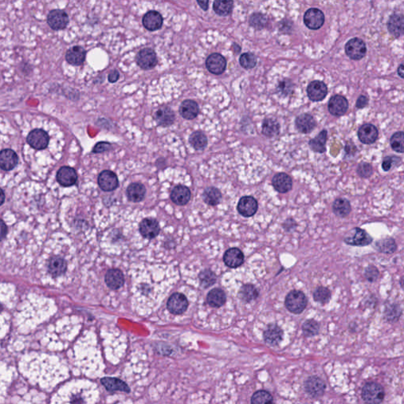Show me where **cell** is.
Here are the masks:
<instances>
[{
  "mask_svg": "<svg viewBox=\"0 0 404 404\" xmlns=\"http://www.w3.org/2000/svg\"><path fill=\"white\" fill-rule=\"evenodd\" d=\"M327 132L323 130L316 138H313L309 142V146L311 150L319 154H323L326 150V142H327Z\"/></svg>",
  "mask_w": 404,
  "mask_h": 404,
  "instance_id": "37",
  "label": "cell"
},
{
  "mask_svg": "<svg viewBox=\"0 0 404 404\" xmlns=\"http://www.w3.org/2000/svg\"><path fill=\"white\" fill-rule=\"evenodd\" d=\"M56 179L61 186L69 187L75 185L77 182L78 174L73 167L65 166L58 170Z\"/></svg>",
  "mask_w": 404,
  "mask_h": 404,
  "instance_id": "13",
  "label": "cell"
},
{
  "mask_svg": "<svg viewBox=\"0 0 404 404\" xmlns=\"http://www.w3.org/2000/svg\"><path fill=\"white\" fill-rule=\"evenodd\" d=\"M272 186L280 194H286L292 188V179L286 173H278L272 178Z\"/></svg>",
  "mask_w": 404,
  "mask_h": 404,
  "instance_id": "25",
  "label": "cell"
},
{
  "mask_svg": "<svg viewBox=\"0 0 404 404\" xmlns=\"http://www.w3.org/2000/svg\"><path fill=\"white\" fill-rule=\"evenodd\" d=\"M345 50L351 60H361L366 53V44L360 39H351L346 44Z\"/></svg>",
  "mask_w": 404,
  "mask_h": 404,
  "instance_id": "5",
  "label": "cell"
},
{
  "mask_svg": "<svg viewBox=\"0 0 404 404\" xmlns=\"http://www.w3.org/2000/svg\"><path fill=\"white\" fill-rule=\"evenodd\" d=\"M362 397L368 404H380L385 398V391L379 384L368 382L362 389Z\"/></svg>",
  "mask_w": 404,
  "mask_h": 404,
  "instance_id": "1",
  "label": "cell"
},
{
  "mask_svg": "<svg viewBox=\"0 0 404 404\" xmlns=\"http://www.w3.org/2000/svg\"><path fill=\"white\" fill-rule=\"evenodd\" d=\"M393 163H394L393 157H386V158L384 160L383 163H382V167H383L384 170L388 171V170H390L392 166H393Z\"/></svg>",
  "mask_w": 404,
  "mask_h": 404,
  "instance_id": "55",
  "label": "cell"
},
{
  "mask_svg": "<svg viewBox=\"0 0 404 404\" xmlns=\"http://www.w3.org/2000/svg\"><path fill=\"white\" fill-rule=\"evenodd\" d=\"M155 119L157 124L161 127H170L174 123L175 115L172 109L168 106H162L157 109L155 114Z\"/></svg>",
  "mask_w": 404,
  "mask_h": 404,
  "instance_id": "19",
  "label": "cell"
},
{
  "mask_svg": "<svg viewBox=\"0 0 404 404\" xmlns=\"http://www.w3.org/2000/svg\"><path fill=\"white\" fill-rule=\"evenodd\" d=\"M18 163V157L13 150H3L0 153V167L3 170H13Z\"/></svg>",
  "mask_w": 404,
  "mask_h": 404,
  "instance_id": "22",
  "label": "cell"
},
{
  "mask_svg": "<svg viewBox=\"0 0 404 404\" xmlns=\"http://www.w3.org/2000/svg\"><path fill=\"white\" fill-rule=\"evenodd\" d=\"M119 79V73L117 71H111V73L108 75V81L110 82L114 83L116 82Z\"/></svg>",
  "mask_w": 404,
  "mask_h": 404,
  "instance_id": "57",
  "label": "cell"
},
{
  "mask_svg": "<svg viewBox=\"0 0 404 404\" xmlns=\"http://www.w3.org/2000/svg\"><path fill=\"white\" fill-rule=\"evenodd\" d=\"M366 280L370 282H375L379 277V271L374 265H370L365 271Z\"/></svg>",
  "mask_w": 404,
  "mask_h": 404,
  "instance_id": "52",
  "label": "cell"
},
{
  "mask_svg": "<svg viewBox=\"0 0 404 404\" xmlns=\"http://www.w3.org/2000/svg\"><path fill=\"white\" fill-rule=\"evenodd\" d=\"M233 0H215L213 10L220 16H227L232 11Z\"/></svg>",
  "mask_w": 404,
  "mask_h": 404,
  "instance_id": "39",
  "label": "cell"
},
{
  "mask_svg": "<svg viewBox=\"0 0 404 404\" xmlns=\"http://www.w3.org/2000/svg\"><path fill=\"white\" fill-rule=\"evenodd\" d=\"M179 114L183 119L192 120L199 114V106L194 100H184L179 107Z\"/></svg>",
  "mask_w": 404,
  "mask_h": 404,
  "instance_id": "28",
  "label": "cell"
},
{
  "mask_svg": "<svg viewBox=\"0 0 404 404\" xmlns=\"http://www.w3.org/2000/svg\"><path fill=\"white\" fill-rule=\"evenodd\" d=\"M137 64L144 70L153 69L157 66V54L151 48H145L138 54Z\"/></svg>",
  "mask_w": 404,
  "mask_h": 404,
  "instance_id": "9",
  "label": "cell"
},
{
  "mask_svg": "<svg viewBox=\"0 0 404 404\" xmlns=\"http://www.w3.org/2000/svg\"><path fill=\"white\" fill-rule=\"evenodd\" d=\"M389 30L396 37L404 34V16L395 14L389 20Z\"/></svg>",
  "mask_w": 404,
  "mask_h": 404,
  "instance_id": "33",
  "label": "cell"
},
{
  "mask_svg": "<svg viewBox=\"0 0 404 404\" xmlns=\"http://www.w3.org/2000/svg\"><path fill=\"white\" fill-rule=\"evenodd\" d=\"M203 201L205 203L212 206H215L218 204L221 203V198H222V194H221V190L217 189V188L213 187V186H209L206 188L204 190Z\"/></svg>",
  "mask_w": 404,
  "mask_h": 404,
  "instance_id": "35",
  "label": "cell"
},
{
  "mask_svg": "<svg viewBox=\"0 0 404 404\" xmlns=\"http://www.w3.org/2000/svg\"><path fill=\"white\" fill-rule=\"evenodd\" d=\"M272 402V397L270 393L266 391H258L253 394L251 403L252 404H269Z\"/></svg>",
  "mask_w": 404,
  "mask_h": 404,
  "instance_id": "48",
  "label": "cell"
},
{
  "mask_svg": "<svg viewBox=\"0 0 404 404\" xmlns=\"http://www.w3.org/2000/svg\"><path fill=\"white\" fill-rule=\"evenodd\" d=\"M1 199H2V202H1V205L4 203V201H5V194H4V191L2 190H1Z\"/></svg>",
  "mask_w": 404,
  "mask_h": 404,
  "instance_id": "61",
  "label": "cell"
},
{
  "mask_svg": "<svg viewBox=\"0 0 404 404\" xmlns=\"http://www.w3.org/2000/svg\"><path fill=\"white\" fill-rule=\"evenodd\" d=\"M207 302L211 307L220 308L226 303V295L222 290L216 288L208 294Z\"/></svg>",
  "mask_w": 404,
  "mask_h": 404,
  "instance_id": "36",
  "label": "cell"
},
{
  "mask_svg": "<svg viewBox=\"0 0 404 404\" xmlns=\"http://www.w3.org/2000/svg\"><path fill=\"white\" fill-rule=\"evenodd\" d=\"M197 2L199 4L204 10H207L209 8V0H197Z\"/></svg>",
  "mask_w": 404,
  "mask_h": 404,
  "instance_id": "58",
  "label": "cell"
},
{
  "mask_svg": "<svg viewBox=\"0 0 404 404\" xmlns=\"http://www.w3.org/2000/svg\"><path fill=\"white\" fill-rule=\"evenodd\" d=\"M280 126L276 119L266 118L262 123V134L268 138H273L280 134Z\"/></svg>",
  "mask_w": 404,
  "mask_h": 404,
  "instance_id": "34",
  "label": "cell"
},
{
  "mask_svg": "<svg viewBox=\"0 0 404 404\" xmlns=\"http://www.w3.org/2000/svg\"><path fill=\"white\" fill-rule=\"evenodd\" d=\"M105 283L111 290H118L123 287L125 283L124 275L118 268H112L107 271L105 275Z\"/></svg>",
  "mask_w": 404,
  "mask_h": 404,
  "instance_id": "24",
  "label": "cell"
},
{
  "mask_svg": "<svg viewBox=\"0 0 404 404\" xmlns=\"http://www.w3.org/2000/svg\"><path fill=\"white\" fill-rule=\"evenodd\" d=\"M267 21V17L261 13H253L249 19V24L256 29H261L266 25Z\"/></svg>",
  "mask_w": 404,
  "mask_h": 404,
  "instance_id": "50",
  "label": "cell"
},
{
  "mask_svg": "<svg viewBox=\"0 0 404 404\" xmlns=\"http://www.w3.org/2000/svg\"><path fill=\"white\" fill-rule=\"evenodd\" d=\"M86 52L80 46H75L67 51L66 60L71 65L80 66L84 63Z\"/></svg>",
  "mask_w": 404,
  "mask_h": 404,
  "instance_id": "29",
  "label": "cell"
},
{
  "mask_svg": "<svg viewBox=\"0 0 404 404\" xmlns=\"http://www.w3.org/2000/svg\"><path fill=\"white\" fill-rule=\"evenodd\" d=\"M376 249L381 253H393L397 249V243L392 238H386L380 240L376 243Z\"/></svg>",
  "mask_w": 404,
  "mask_h": 404,
  "instance_id": "41",
  "label": "cell"
},
{
  "mask_svg": "<svg viewBox=\"0 0 404 404\" xmlns=\"http://www.w3.org/2000/svg\"><path fill=\"white\" fill-rule=\"evenodd\" d=\"M278 89H279V91H280L282 94L287 96V95H289L290 93H291V92L293 90V84L291 83V81H281L280 84H279Z\"/></svg>",
  "mask_w": 404,
  "mask_h": 404,
  "instance_id": "53",
  "label": "cell"
},
{
  "mask_svg": "<svg viewBox=\"0 0 404 404\" xmlns=\"http://www.w3.org/2000/svg\"><path fill=\"white\" fill-rule=\"evenodd\" d=\"M285 305L288 311L293 314H299L307 307V299L302 291H292L287 295Z\"/></svg>",
  "mask_w": 404,
  "mask_h": 404,
  "instance_id": "2",
  "label": "cell"
},
{
  "mask_svg": "<svg viewBox=\"0 0 404 404\" xmlns=\"http://www.w3.org/2000/svg\"><path fill=\"white\" fill-rule=\"evenodd\" d=\"M191 198V192L187 186L178 185L170 193V199L177 205H186Z\"/></svg>",
  "mask_w": 404,
  "mask_h": 404,
  "instance_id": "20",
  "label": "cell"
},
{
  "mask_svg": "<svg viewBox=\"0 0 404 404\" xmlns=\"http://www.w3.org/2000/svg\"><path fill=\"white\" fill-rule=\"evenodd\" d=\"M240 62L245 69H252L257 64V59L252 53H244L240 57Z\"/></svg>",
  "mask_w": 404,
  "mask_h": 404,
  "instance_id": "49",
  "label": "cell"
},
{
  "mask_svg": "<svg viewBox=\"0 0 404 404\" xmlns=\"http://www.w3.org/2000/svg\"><path fill=\"white\" fill-rule=\"evenodd\" d=\"M141 235L148 240H153L159 235V223L155 219L146 218L141 222L139 226Z\"/></svg>",
  "mask_w": 404,
  "mask_h": 404,
  "instance_id": "15",
  "label": "cell"
},
{
  "mask_svg": "<svg viewBox=\"0 0 404 404\" xmlns=\"http://www.w3.org/2000/svg\"><path fill=\"white\" fill-rule=\"evenodd\" d=\"M102 385L108 392H123L130 393L131 389L124 381L113 378H104L101 379Z\"/></svg>",
  "mask_w": 404,
  "mask_h": 404,
  "instance_id": "30",
  "label": "cell"
},
{
  "mask_svg": "<svg viewBox=\"0 0 404 404\" xmlns=\"http://www.w3.org/2000/svg\"><path fill=\"white\" fill-rule=\"evenodd\" d=\"M358 138L363 144L370 145L375 142L378 138V131L373 124L366 123L362 125L358 132Z\"/></svg>",
  "mask_w": 404,
  "mask_h": 404,
  "instance_id": "21",
  "label": "cell"
},
{
  "mask_svg": "<svg viewBox=\"0 0 404 404\" xmlns=\"http://www.w3.org/2000/svg\"><path fill=\"white\" fill-rule=\"evenodd\" d=\"M326 385L324 381L318 377H311L305 382L306 392L312 397H320L325 391Z\"/></svg>",
  "mask_w": 404,
  "mask_h": 404,
  "instance_id": "17",
  "label": "cell"
},
{
  "mask_svg": "<svg viewBox=\"0 0 404 404\" xmlns=\"http://www.w3.org/2000/svg\"><path fill=\"white\" fill-rule=\"evenodd\" d=\"M401 314H402V310L398 304L391 303V304L387 305L385 307V317L386 320L389 322H397L401 318Z\"/></svg>",
  "mask_w": 404,
  "mask_h": 404,
  "instance_id": "42",
  "label": "cell"
},
{
  "mask_svg": "<svg viewBox=\"0 0 404 404\" xmlns=\"http://www.w3.org/2000/svg\"><path fill=\"white\" fill-rule=\"evenodd\" d=\"M332 209L336 216L343 218V217H347L351 213V204L347 199L338 198L334 201Z\"/></svg>",
  "mask_w": 404,
  "mask_h": 404,
  "instance_id": "38",
  "label": "cell"
},
{
  "mask_svg": "<svg viewBox=\"0 0 404 404\" xmlns=\"http://www.w3.org/2000/svg\"><path fill=\"white\" fill-rule=\"evenodd\" d=\"M206 67L210 73L220 75L226 69L227 61L221 54H212L206 60Z\"/></svg>",
  "mask_w": 404,
  "mask_h": 404,
  "instance_id": "12",
  "label": "cell"
},
{
  "mask_svg": "<svg viewBox=\"0 0 404 404\" xmlns=\"http://www.w3.org/2000/svg\"><path fill=\"white\" fill-rule=\"evenodd\" d=\"M27 142L35 150H43L46 149L49 143L48 133L41 129H35L27 137Z\"/></svg>",
  "mask_w": 404,
  "mask_h": 404,
  "instance_id": "3",
  "label": "cell"
},
{
  "mask_svg": "<svg viewBox=\"0 0 404 404\" xmlns=\"http://www.w3.org/2000/svg\"><path fill=\"white\" fill-rule=\"evenodd\" d=\"M314 300L320 303H327L331 299V292L324 287L317 288L314 293Z\"/></svg>",
  "mask_w": 404,
  "mask_h": 404,
  "instance_id": "47",
  "label": "cell"
},
{
  "mask_svg": "<svg viewBox=\"0 0 404 404\" xmlns=\"http://www.w3.org/2000/svg\"><path fill=\"white\" fill-rule=\"evenodd\" d=\"M398 75H400L401 78L404 79V64H401V65L400 66V67H399Z\"/></svg>",
  "mask_w": 404,
  "mask_h": 404,
  "instance_id": "60",
  "label": "cell"
},
{
  "mask_svg": "<svg viewBox=\"0 0 404 404\" xmlns=\"http://www.w3.org/2000/svg\"><path fill=\"white\" fill-rule=\"evenodd\" d=\"M224 261L227 266L232 268H238L243 264V253L238 248H231L224 253Z\"/></svg>",
  "mask_w": 404,
  "mask_h": 404,
  "instance_id": "23",
  "label": "cell"
},
{
  "mask_svg": "<svg viewBox=\"0 0 404 404\" xmlns=\"http://www.w3.org/2000/svg\"><path fill=\"white\" fill-rule=\"evenodd\" d=\"M238 212L244 217H253L258 209L257 200L252 196L242 197L237 205Z\"/></svg>",
  "mask_w": 404,
  "mask_h": 404,
  "instance_id": "7",
  "label": "cell"
},
{
  "mask_svg": "<svg viewBox=\"0 0 404 404\" xmlns=\"http://www.w3.org/2000/svg\"><path fill=\"white\" fill-rule=\"evenodd\" d=\"M240 295H241L242 300L245 301L246 303H249L251 301L257 299L258 296V291L252 284H245L242 287Z\"/></svg>",
  "mask_w": 404,
  "mask_h": 404,
  "instance_id": "43",
  "label": "cell"
},
{
  "mask_svg": "<svg viewBox=\"0 0 404 404\" xmlns=\"http://www.w3.org/2000/svg\"><path fill=\"white\" fill-rule=\"evenodd\" d=\"M344 242L348 245L365 246V245H370L373 242V239L370 237L367 232L362 230L361 228H356L353 230V236L351 237L345 238Z\"/></svg>",
  "mask_w": 404,
  "mask_h": 404,
  "instance_id": "16",
  "label": "cell"
},
{
  "mask_svg": "<svg viewBox=\"0 0 404 404\" xmlns=\"http://www.w3.org/2000/svg\"><path fill=\"white\" fill-rule=\"evenodd\" d=\"M98 184L102 190L111 192L117 189L119 186L118 177L113 171L109 170H103L98 177Z\"/></svg>",
  "mask_w": 404,
  "mask_h": 404,
  "instance_id": "6",
  "label": "cell"
},
{
  "mask_svg": "<svg viewBox=\"0 0 404 404\" xmlns=\"http://www.w3.org/2000/svg\"><path fill=\"white\" fill-rule=\"evenodd\" d=\"M163 17L159 12L151 10L144 16L143 25L149 31H156L161 29L163 25Z\"/></svg>",
  "mask_w": 404,
  "mask_h": 404,
  "instance_id": "26",
  "label": "cell"
},
{
  "mask_svg": "<svg viewBox=\"0 0 404 404\" xmlns=\"http://www.w3.org/2000/svg\"><path fill=\"white\" fill-rule=\"evenodd\" d=\"M189 142L196 150H201L207 146L208 138L203 132L195 131L190 135Z\"/></svg>",
  "mask_w": 404,
  "mask_h": 404,
  "instance_id": "40",
  "label": "cell"
},
{
  "mask_svg": "<svg viewBox=\"0 0 404 404\" xmlns=\"http://www.w3.org/2000/svg\"><path fill=\"white\" fill-rule=\"evenodd\" d=\"M68 23L69 17L64 10H52L48 14V24L54 30H62L65 29Z\"/></svg>",
  "mask_w": 404,
  "mask_h": 404,
  "instance_id": "8",
  "label": "cell"
},
{
  "mask_svg": "<svg viewBox=\"0 0 404 404\" xmlns=\"http://www.w3.org/2000/svg\"><path fill=\"white\" fill-rule=\"evenodd\" d=\"M328 111L334 116H341L344 115L348 110V101L344 96L335 95L328 102Z\"/></svg>",
  "mask_w": 404,
  "mask_h": 404,
  "instance_id": "14",
  "label": "cell"
},
{
  "mask_svg": "<svg viewBox=\"0 0 404 404\" xmlns=\"http://www.w3.org/2000/svg\"><path fill=\"white\" fill-rule=\"evenodd\" d=\"M47 268L52 277H60L67 272V262L64 257L55 256L49 259Z\"/></svg>",
  "mask_w": 404,
  "mask_h": 404,
  "instance_id": "18",
  "label": "cell"
},
{
  "mask_svg": "<svg viewBox=\"0 0 404 404\" xmlns=\"http://www.w3.org/2000/svg\"><path fill=\"white\" fill-rule=\"evenodd\" d=\"M1 223H2V224H1V229H2L1 236H2V240H3L5 236H6V232H7V228H6V224L3 222V221H1Z\"/></svg>",
  "mask_w": 404,
  "mask_h": 404,
  "instance_id": "59",
  "label": "cell"
},
{
  "mask_svg": "<svg viewBox=\"0 0 404 404\" xmlns=\"http://www.w3.org/2000/svg\"><path fill=\"white\" fill-rule=\"evenodd\" d=\"M401 287H402L403 289L404 290V276H403V277L401 278Z\"/></svg>",
  "mask_w": 404,
  "mask_h": 404,
  "instance_id": "62",
  "label": "cell"
},
{
  "mask_svg": "<svg viewBox=\"0 0 404 404\" xmlns=\"http://www.w3.org/2000/svg\"><path fill=\"white\" fill-rule=\"evenodd\" d=\"M390 144L394 151L404 154V132L395 133L390 139Z\"/></svg>",
  "mask_w": 404,
  "mask_h": 404,
  "instance_id": "44",
  "label": "cell"
},
{
  "mask_svg": "<svg viewBox=\"0 0 404 404\" xmlns=\"http://www.w3.org/2000/svg\"><path fill=\"white\" fill-rule=\"evenodd\" d=\"M283 330L279 326L272 324L269 325L264 331V339L268 344L276 346L280 343L283 339Z\"/></svg>",
  "mask_w": 404,
  "mask_h": 404,
  "instance_id": "31",
  "label": "cell"
},
{
  "mask_svg": "<svg viewBox=\"0 0 404 404\" xmlns=\"http://www.w3.org/2000/svg\"><path fill=\"white\" fill-rule=\"evenodd\" d=\"M295 126L298 131L303 134H309L317 126L316 120L310 114L304 113L299 115L295 119Z\"/></svg>",
  "mask_w": 404,
  "mask_h": 404,
  "instance_id": "27",
  "label": "cell"
},
{
  "mask_svg": "<svg viewBox=\"0 0 404 404\" xmlns=\"http://www.w3.org/2000/svg\"><path fill=\"white\" fill-rule=\"evenodd\" d=\"M324 22V15L322 10L316 8H311L305 13L304 23L309 29L314 30L319 29Z\"/></svg>",
  "mask_w": 404,
  "mask_h": 404,
  "instance_id": "10",
  "label": "cell"
},
{
  "mask_svg": "<svg viewBox=\"0 0 404 404\" xmlns=\"http://www.w3.org/2000/svg\"><path fill=\"white\" fill-rule=\"evenodd\" d=\"M357 171H358L359 176L362 178H369L373 174V168H372L371 165L369 163H362L358 165Z\"/></svg>",
  "mask_w": 404,
  "mask_h": 404,
  "instance_id": "51",
  "label": "cell"
},
{
  "mask_svg": "<svg viewBox=\"0 0 404 404\" xmlns=\"http://www.w3.org/2000/svg\"><path fill=\"white\" fill-rule=\"evenodd\" d=\"M199 279L201 284L205 288L213 286L217 282V276L213 271L205 269L200 273Z\"/></svg>",
  "mask_w": 404,
  "mask_h": 404,
  "instance_id": "45",
  "label": "cell"
},
{
  "mask_svg": "<svg viewBox=\"0 0 404 404\" xmlns=\"http://www.w3.org/2000/svg\"><path fill=\"white\" fill-rule=\"evenodd\" d=\"M146 189L143 184L134 182L128 186L127 195L128 199L133 202H140L146 197Z\"/></svg>",
  "mask_w": 404,
  "mask_h": 404,
  "instance_id": "32",
  "label": "cell"
},
{
  "mask_svg": "<svg viewBox=\"0 0 404 404\" xmlns=\"http://www.w3.org/2000/svg\"><path fill=\"white\" fill-rule=\"evenodd\" d=\"M307 92L310 100L315 102L321 101L327 96V88L323 81H314L309 84Z\"/></svg>",
  "mask_w": 404,
  "mask_h": 404,
  "instance_id": "11",
  "label": "cell"
},
{
  "mask_svg": "<svg viewBox=\"0 0 404 404\" xmlns=\"http://www.w3.org/2000/svg\"><path fill=\"white\" fill-rule=\"evenodd\" d=\"M167 308L170 314H174V315H180L186 312L187 310V299L182 294H173L167 301Z\"/></svg>",
  "mask_w": 404,
  "mask_h": 404,
  "instance_id": "4",
  "label": "cell"
},
{
  "mask_svg": "<svg viewBox=\"0 0 404 404\" xmlns=\"http://www.w3.org/2000/svg\"><path fill=\"white\" fill-rule=\"evenodd\" d=\"M368 104V98L365 96H361L358 97L356 102V107L358 108H363Z\"/></svg>",
  "mask_w": 404,
  "mask_h": 404,
  "instance_id": "56",
  "label": "cell"
},
{
  "mask_svg": "<svg viewBox=\"0 0 404 404\" xmlns=\"http://www.w3.org/2000/svg\"><path fill=\"white\" fill-rule=\"evenodd\" d=\"M111 148V145L108 142H100L96 144V146H94L92 152L95 154H102L104 152L109 150Z\"/></svg>",
  "mask_w": 404,
  "mask_h": 404,
  "instance_id": "54",
  "label": "cell"
},
{
  "mask_svg": "<svg viewBox=\"0 0 404 404\" xmlns=\"http://www.w3.org/2000/svg\"><path fill=\"white\" fill-rule=\"evenodd\" d=\"M320 330V325L314 320H309L305 322L303 325V333L308 337L318 335Z\"/></svg>",
  "mask_w": 404,
  "mask_h": 404,
  "instance_id": "46",
  "label": "cell"
}]
</instances>
